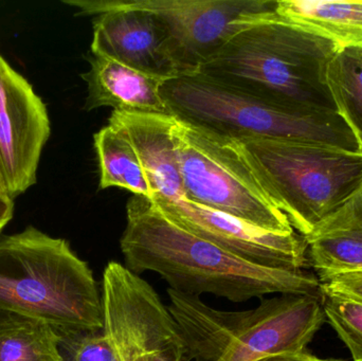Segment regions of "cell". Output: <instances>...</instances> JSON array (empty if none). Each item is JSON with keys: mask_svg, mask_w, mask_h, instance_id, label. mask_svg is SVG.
Instances as JSON below:
<instances>
[{"mask_svg": "<svg viewBox=\"0 0 362 361\" xmlns=\"http://www.w3.org/2000/svg\"><path fill=\"white\" fill-rule=\"evenodd\" d=\"M240 141L279 209L302 237L310 235L362 184V154L289 140Z\"/></svg>", "mask_w": 362, "mask_h": 361, "instance_id": "obj_7", "label": "cell"}, {"mask_svg": "<svg viewBox=\"0 0 362 361\" xmlns=\"http://www.w3.org/2000/svg\"><path fill=\"white\" fill-rule=\"evenodd\" d=\"M154 13L173 42L183 74L197 73L251 13L274 11L276 0H132Z\"/></svg>", "mask_w": 362, "mask_h": 361, "instance_id": "obj_12", "label": "cell"}, {"mask_svg": "<svg viewBox=\"0 0 362 361\" xmlns=\"http://www.w3.org/2000/svg\"><path fill=\"white\" fill-rule=\"evenodd\" d=\"M78 16H93L90 51L161 78L182 76L173 42L160 19L132 0H64Z\"/></svg>", "mask_w": 362, "mask_h": 361, "instance_id": "obj_9", "label": "cell"}, {"mask_svg": "<svg viewBox=\"0 0 362 361\" xmlns=\"http://www.w3.org/2000/svg\"><path fill=\"white\" fill-rule=\"evenodd\" d=\"M101 292L102 332L116 361H189L178 324L146 280L112 261Z\"/></svg>", "mask_w": 362, "mask_h": 361, "instance_id": "obj_8", "label": "cell"}, {"mask_svg": "<svg viewBox=\"0 0 362 361\" xmlns=\"http://www.w3.org/2000/svg\"><path fill=\"white\" fill-rule=\"evenodd\" d=\"M336 112L352 131L362 154V49L340 48L327 68Z\"/></svg>", "mask_w": 362, "mask_h": 361, "instance_id": "obj_19", "label": "cell"}, {"mask_svg": "<svg viewBox=\"0 0 362 361\" xmlns=\"http://www.w3.org/2000/svg\"><path fill=\"white\" fill-rule=\"evenodd\" d=\"M161 93L172 116L221 135L308 142L359 153L354 135L337 112L281 105L200 73L167 81Z\"/></svg>", "mask_w": 362, "mask_h": 361, "instance_id": "obj_5", "label": "cell"}, {"mask_svg": "<svg viewBox=\"0 0 362 361\" xmlns=\"http://www.w3.org/2000/svg\"><path fill=\"white\" fill-rule=\"evenodd\" d=\"M0 192H6V190H4V184H2L1 179H0Z\"/></svg>", "mask_w": 362, "mask_h": 361, "instance_id": "obj_24", "label": "cell"}, {"mask_svg": "<svg viewBox=\"0 0 362 361\" xmlns=\"http://www.w3.org/2000/svg\"><path fill=\"white\" fill-rule=\"evenodd\" d=\"M120 248L132 273H158L169 288L187 296L213 295L235 303L272 294L321 296L320 281L308 269H274L247 262L181 228L139 195L127 203Z\"/></svg>", "mask_w": 362, "mask_h": 361, "instance_id": "obj_1", "label": "cell"}, {"mask_svg": "<svg viewBox=\"0 0 362 361\" xmlns=\"http://www.w3.org/2000/svg\"><path fill=\"white\" fill-rule=\"evenodd\" d=\"M50 135L46 104L0 55V179L11 199L36 184L38 163Z\"/></svg>", "mask_w": 362, "mask_h": 361, "instance_id": "obj_10", "label": "cell"}, {"mask_svg": "<svg viewBox=\"0 0 362 361\" xmlns=\"http://www.w3.org/2000/svg\"><path fill=\"white\" fill-rule=\"evenodd\" d=\"M304 239L317 276L362 271V184Z\"/></svg>", "mask_w": 362, "mask_h": 361, "instance_id": "obj_15", "label": "cell"}, {"mask_svg": "<svg viewBox=\"0 0 362 361\" xmlns=\"http://www.w3.org/2000/svg\"><path fill=\"white\" fill-rule=\"evenodd\" d=\"M259 361H344L333 360V358H319L308 352L296 354H283V355L272 356Z\"/></svg>", "mask_w": 362, "mask_h": 361, "instance_id": "obj_23", "label": "cell"}, {"mask_svg": "<svg viewBox=\"0 0 362 361\" xmlns=\"http://www.w3.org/2000/svg\"><path fill=\"white\" fill-rule=\"evenodd\" d=\"M100 169V190L125 189L134 195L154 196L139 156L121 127L108 122L93 136Z\"/></svg>", "mask_w": 362, "mask_h": 361, "instance_id": "obj_17", "label": "cell"}, {"mask_svg": "<svg viewBox=\"0 0 362 361\" xmlns=\"http://www.w3.org/2000/svg\"><path fill=\"white\" fill-rule=\"evenodd\" d=\"M0 311L47 322L59 335L103 328L102 292L66 239L33 226L0 237Z\"/></svg>", "mask_w": 362, "mask_h": 361, "instance_id": "obj_3", "label": "cell"}, {"mask_svg": "<svg viewBox=\"0 0 362 361\" xmlns=\"http://www.w3.org/2000/svg\"><path fill=\"white\" fill-rule=\"evenodd\" d=\"M87 61L90 68L81 74L87 84L86 112L106 106L118 112L172 116L161 93L169 78L139 71L91 51Z\"/></svg>", "mask_w": 362, "mask_h": 361, "instance_id": "obj_13", "label": "cell"}, {"mask_svg": "<svg viewBox=\"0 0 362 361\" xmlns=\"http://www.w3.org/2000/svg\"><path fill=\"white\" fill-rule=\"evenodd\" d=\"M321 292L334 295L362 304V271L317 276Z\"/></svg>", "mask_w": 362, "mask_h": 361, "instance_id": "obj_21", "label": "cell"}, {"mask_svg": "<svg viewBox=\"0 0 362 361\" xmlns=\"http://www.w3.org/2000/svg\"><path fill=\"white\" fill-rule=\"evenodd\" d=\"M246 25L197 73L281 105L337 112L327 85L337 45L281 20L274 10L248 15Z\"/></svg>", "mask_w": 362, "mask_h": 361, "instance_id": "obj_2", "label": "cell"}, {"mask_svg": "<svg viewBox=\"0 0 362 361\" xmlns=\"http://www.w3.org/2000/svg\"><path fill=\"white\" fill-rule=\"evenodd\" d=\"M152 201L181 228L247 262L286 271L310 266L308 244L296 231L288 235L270 232L185 199Z\"/></svg>", "mask_w": 362, "mask_h": 361, "instance_id": "obj_11", "label": "cell"}, {"mask_svg": "<svg viewBox=\"0 0 362 361\" xmlns=\"http://www.w3.org/2000/svg\"><path fill=\"white\" fill-rule=\"evenodd\" d=\"M168 296L189 361H259L302 353L327 321L321 296L279 295L244 312L219 311L171 288Z\"/></svg>", "mask_w": 362, "mask_h": 361, "instance_id": "obj_4", "label": "cell"}, {"mask_svg": "<svg viewBox=\"0 0 362 361\" xmlns=\"http://www.w3.org/2000/svg\"><path fill=\"white\" fill-rule=\"evenodd\" d=\"M325 318L344 341L353 360L362 361V304L321 292Z\"/></svg>", "mask_w": 362, "mask_h": 361, "instance_id": "obj_20", "label": "cell"}, {"mask_svg": "<svg viewBox=\"0 0 362 361\" xmlns=\"http://www.w3.org/2000/svg\"><path fill=\"white\" fill-rule=\"evenodd\" d=\"M59 343L47 322L0 311V361H64Z\"/></svg>", "mask_w": 362, "mask_h": 361, "instance_id": "obj_18", "label": "cell"}, {"mask_svg": "<svg viewBox=\"0 0 362 361\" xmlns=\"http://www.w3.org/2000/svg\"><path fill=\"white\" fill-rule=\"evenodd\" d=\"M173 137L183 199L270 232H295L240 139L177 118Z\"/></svg>", "mask_w": 362, "mask_h": 361, "instance_id": "obj_6", "label": "cell"}, {"mask_svg": "<svg viewBox=\"0 0 362 361\" xmlns=\"http://www.w3.org/2000/svg\"><path fill=\"white\" fill-rule=\"evenodd\" d=\"M274 14L339 48L362 49V0H276Z\"/></svg>", "mask_w": 362, "mask_h": 361, "instance_id": "obj_16", "label": "cell"}, {"mask_svg": "<svg viewBox=\"0 0 362 361\" xmlns=\"http://www.w3.org/2000/svg\"><path fill=\"white\" fill-rule=\"evenodd\" d=\"M14 199L6 192H0V232L12 220L14 215Z\"/></svg>", "mask_w": 362, "mask_h": 361, "instance_id": "obj_22", "label": "cell"}, {"mask_svg": "<svg viewBox=\"0 0 362 361\" xmlns=\"http://www.w3.org/2000/svg\"><path fill=\"white\" fill-rule=\"evenodd\" d=\"M175 121L167 114L118 112L108 120L124 131L135 148L154 193L152 201L185 197L173 137Z\"/></svg>", "mask_w": 362, "mask_h": 361, "instance_id": "obj_14", "label": "cell"}]
</instances>
